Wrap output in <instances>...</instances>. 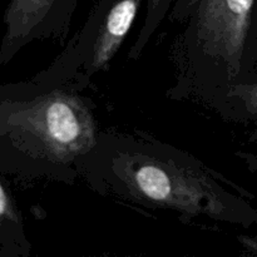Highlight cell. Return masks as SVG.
Segmentation results:
<instances>
[{
  "instance_id": "cell-6",
  "label": "cell",
  "mask_w": 257,
  "mask_h": 257,
  "mask_svg": "<svg viewBox=\"0 0 257 257\" xmlns=\"http://www.w3.org/2000/svg\"><path fill=\"white\" fill-rule=\"evenodd\" d=\"M201 104L227 122L250 125L257 135V80L227 85L206 98Z\"/></svg>"
},
{
  "instance_id": "cell-3",
  "label": "cell",
  "mask_w": 257,
  "mask_h": 257,
  "mask_svg": "<svg viewBox=\"0 0 257 257\" xmlns=\"http://www.w3.org/2000/svg\"><path fill=\"white\" fill-rule=\"evenodd\" d=\"M257 32V0H202L171 47V100L201 104L250 73Z\"/></svg>"
},
{
  "instance_id": "cell-1",
  "label": "cell",
  "mask_w": 257,
  "mask_h": 257,
  "mask_svg": "<svg viewBox=\"0 0 257 257\" xmlns=\"http://www.w3.org/2000/svg\"><path fill=\"white\" fill-rule=\"evenodd\" d=\"M82 180L93 192L125 205L177 213L182 222L215 221L257 227L251 193L201 160L145 131H100Z\"/></svg>"
},
{
  "instance_id": "cell-7",
  "label": "cell",
  "mask_w": 257,
  "mask_h": 257,
  "mask_svg": "<svg viewBox=\"0 0 257 257\" xmlns=\"http://www.w3.org/2000/svg\"><path fill=\"white\" fill-rule=\"evenodd\" d=\"M4 176L0 171V257H29L32 243Z\"/></svg>"
},
{
  "instance_id": "cell-5",
  "label": "cell",
  "mask_w": 257,
  "mask_h": 257,
  "mask_svg": "<svg viewBox=\"0 0 257 257\" xmlns=\"http://www.w3.org/2000/svg\"><path fill=\"white\" fill-rule=\"evenodd\" d=\"M78 0H10L3 17L0 67L37 40H55L64 45Z\"/></svg>"
},
{
  "instance_id": "cell-2",
  "label": "cell",
  "mask_w": 257,
  "mask_h": 257,
  "mask_svg": "<svg viewBox=\"0 0 257 257\" xmlns=\"http://www.w3.org/2000/svg\"><path fill=\"white\" fill-rule=\"evenodd\" d=\"M75 84L0 85V171L22 181L74 185L99 137L95 104Z\"/></svg>"
},
{
  "instance_id": "cell-12",
  "label": "cell",
  "mask_w": 257,
  "mask_h": 257,
  "mask_svg": "<svg viewBox=\"0 0 257 257\" xmlns=\"http://www.w3.org/2000/svg\"><path fill=\"white\" fill-rule=\"evenodd\" d=\"M255 80H257V62H256L255 67H253V69L251 70V73L248 74V77L246 78L243 82H255Z\"/></svg>"
},
{
  "instance_id": "cell-8",
  "label": "cell",
  "mask_w": 257,
  "mask_h": 257,
  "mask_svg": "<svg viewBox=\"0 0 257 257\" xmlns=\"http://www.w3.org/2000/svg\"><path fill=\"white\" fill-rule=\"evenodd\" d=\"M173 2L175 0H147L145 19L132 47L128 50V59L138 60L142 57L143 52L147 49L148 44L152 40L153 35L160 29L162 23L167 19Z\"/></svg>"
},
{
  "instance_id": "cell-9",
  "label": "cell",
  "mask_w": 257,
  "mask_h": 257,
  "mask_svg": "<svg viewBox=\"0 0 257 257\" xmlns=\"http://www.w3.org/2000/svg\"><path fill=\"white\" fill-rule=\"evenodd\" d=\"M202 0H175L170 13H168L167 19L175 24L185 25L196 12Z\"/></svg>"
},
{
  "instance_id": "cell-11",
  "label": "cell",
  "mask_w": 257,
  "mask_h": 257,
  "mask_svg": "<svg viewBox=\"0 0 257 257\" xmlns=\"http://www.w3.org/2000/svg\"><path fill=\"white\" fill-rule=\"evenodd\" d=\"M238 241H240L241 245H242L243 247L248 251V252H251L252 255L257 256V240L256 238L251 237V236L240 235L238 236Z\"/></svg>"
},
{
  "instance_id": "cell-4",
  "label": "cell",
  "mask_w": 257,
  "mask_h": 257,
  "mask_svg": "<svg viewBox=\"0 0 257 257\" xmlns=\"http://www.w3.org/2000/svg\"><path fill=\"white\" fill-rule=\"evenodd\" d=\"M143 0H97L84 24L58 57L30 79L44 87L75 84L87 89L109 69L137 18Z\"/></svg>"
},
{
  "instance_id": "cell-10",
  "label": "cell",
  "mask_w": 257,
  "mask_h": 257,
  "mask_svg": "<svg viewBox=\"0 0 257 257\" xmlns=\"http://www.w3.org/2000/svg\"><path fill=\"white\" fill-rule=\"evenodd\" d=\"M235 156L243 162L250 172L256 173L257 175V155L252 152H247V151H237L235 152Z\"/></svg>"
}]
</instances>
